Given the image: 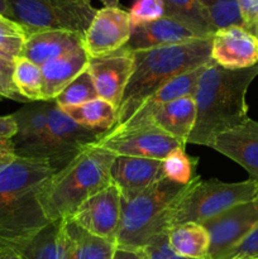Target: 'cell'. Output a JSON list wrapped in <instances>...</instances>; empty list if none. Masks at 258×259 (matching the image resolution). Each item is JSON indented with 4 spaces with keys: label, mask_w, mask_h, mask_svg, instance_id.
<instances>
[{
    "label": "cell",
    "mask_w": 258,
    "mask_h": 259,
    "mask_svg": "<svg viewBox=\"0 0 258 259\" xmlns=\"http://www.w3.org/2000/svg\"><path fill=\"white\" fill-rule=\"evenodd\" d=\"M258 76V63L243 70H227L211 60L197 81L194 99L196 121L187 143L206 146L214 137L248 119L245 95Z\"/></svg>",
    "instance_id": "1"
},
{
    "label": "cell",
    "mask_w": 258,
    "mask_h": 259,
    "mask_svg": "<svg viewBox=\"0 0 258 259\" xmlns=\"http://www.w3.org/2000/svg\"><path fill=\"white\" fill-rule=\"evenodd\" d=\"M134 66L116 109V124L125 123L141 104L177 76L211 62V38H196L176 45L134 51Z\"/></svg>",
    "instance_id": "2"
},
{
    "label": "cell",
    "mask_w": 258,
    "mask_h": 259,
    "mask_svg": "<svg viewBox=\"0 0 258 259\" xmlns=\"http://www.w3.org/2000/svg\"><path fill=\"white\" fill-rule=\"evenodd\" d=\"M53 172L48 162L23 157L0 168V244H15L47 224L37 196Z\"/></svg>",
    "instance_id": "3"
},
{
    "label": "cell",
    "mask_w": 258,
    "mask_h": 259,
    "mask_svg": "<svg viewBox=\"0 0 258 259\" xmlns=\"http://www.w3.org/2000/svg\"><path fill=\"white\" fill-rule=\"evenodd\" d=\"M114 158L115 154L90 144L63 168L53 172L37 196L46 219H70L89 197L110 185Z\"/></svg>",
    "instance_id": "4"
},
{
    "label": "cell",
    "mask_w": 258,
    "mask_h": 259,
    "mask_svg": "<svg viewBox=\"0 0 258 259\" xmlns=\"http://www.w3.org/2000/svg\"><path fill=\"white\" fill-rule=\"evenodd\" d=\"M186 187L187 185L184 186L162 179L136 199L121 201L116 247L142 252L152 238L168 233L166 230L167 218Z\"/></svg>",
    "instance_id": "5"
},
{
    "label": "cell",
    "mask_w": 258,
    "mask_h": 259,
    "mask_svg": "<svg viewBox=\"0 0 258 259\" xmlns=\"http://www.w3.org/2000/svg\"><path fill=\"white\" fill-rule=\"evenodd\" d=\"M258 197V182L247 180L225 184L218 180L202 181L197 175L176 200L166 222V230L185 223H202L235 205Z\"/></svg>",
    "instance_id": "6"
},
{
    "label": "cell",
    "mask_w": 258,
    "mask_h": 259,
    "mask_svg": "<svg viewBox=\"0 0 258 259\" xmlns=\"http://www.w3.org/2000/svg\"><path fill=\"white\" fill-rule=\"evenodd\" d=\"M106 132L88 128L73 121L55 100L48 101L43 131L28 143L14 148L17 157L42 159L55 172L70 163L85 147L98 142Z\"/></svg>",
    "instance_id": "7"
},
{
    "label": "cell",
    "mask_w": 258,
    "mask_h": 259,
    "mask_svg": "<svg viewBox=\"0 0 258 259\" xmlns=\"http://www.w3.org/2000/svg\"><path fill=\"white\" fill-rule=\"evenodd\" d=\"M12 19L25 35L42 30H66L85 35L98 9L90 0H8Z\"/></svg>",
    "instance_id": "8"
},
{
    "label": "cell",
    "mask_w": 258,
    "mask_h": 259,
    "mask_svg": "<svg viewBox=\"0 0 258 259\" xmlns=\"http://www.w3.org/2000/svg\"><path fill=\"white\" fill-rule=\"evenodd\" d=\"M94 146L115 156L162 159L179 147H185L152 124L133 128H114L106 132Z\"/></svg>",
    "instance_id": "9"
},
{
    "label": "cell",
    "mask_w": 258,
    "mask_h": 259,
    "mask_svg": "<svg viewBox=\"0 0 258 259\" xmlns=\"http://www.w3.org/2000/svg\"><path fill=\"white\" fill-rule=\"evenodd\" d=\"M258 224V197L202 223L210 237L207 259H224Z\"/></svg>",
    "instance_id": "10"
},
{
    "label": "cell",
    "mask_w": 258,
    "mask_h": 259,
    "mask_svg": "<svg viewBox=\"0 0 258 259\" xmlns=\"http://www.w3.org/2000/svg\"><path fill=\"white\" fill-rule=\"evenodd\" d=\"M120 217V194L110 184L89 197L68 220L95 237L115 243Z\"/></svg>",
    "instance_id": "11"
},
{
    "label": "cell",
    "mask_w": 258,
    "mask_h": 259,
    "mask_svg": "<svg viewBox=\"0 0 258 259\" xmlns=\"http://www.w3.org/2000/svg\"><path fill=\"white\" fill-rule=\"evenodd\" d=\"M133 32L129 12L121 8L99 9L83 35V50L89 58L101 57L120 50Z\"/></svg>",
    "instance_id": "12"
},
{
    "label": "cell",
    "mask_w": 258,
    "mask_h": 259,
    "mask_svg": "<svg viewBox=\"0 0 258 259\" xmlns=\"http://www.w3.org/2000/svg\"><path fill=\"white\" fill-rule=\"evenodd\" d=\"M133 52L124 47L101 57L89 58L88 71L99 98L118 109L133 73Z\"/></svg>",
    "instance_id": "13"
},
{
    "label": "cell",
    "mask_w": 258,
    "mask_h": 259,
    "mask_svg": "<svg viewBox=\"0 0 258 259\" xmlns=\"http://www.w3.org/2000/svg\"><path fill=\"white\" fill-rule=\"evenodd\" d=\"M211 60L227 70H243L258 63V39L244 27L218 29L211 37Z\"/></svg>",
    "instance_id": "14"
},
{
    "label": "cell",
    "mask_w": 258,
    "mask_h": 259,
    "mask_svg": "<svg viewBox=\"0 0 258 259\" xmlns=\"http://www.w3.org/2000/svg\"><path fill=\"white\" fill-rule=\"evenodd\" d=\"M164 179L162 161L138 157L115 156L110 168V181L118 189L121 201H131Z\"/></svg>",
    "instance_id": "15"
},
{
    "label": "cell",
    "mask_w": 258,
    "mask_h": 259,
    "mask_svg": "<svg viewBox=\"0 0 258 259\" xmlns=\"http://www.w3.org/2000/svg\"><path fill=\"white\" fill-rule=\"evenodd\" d=\"M209 147L240 164L249 179L258 182V121L248 118L240 125L214 137Z\"/></svg>",
    "instance_id": "16"
},
{
    "label": "cell",
    "mask_w": 258,
    "mask_h": 259,
    "mask_svg": "<svg viewBox=\"0 0 258 259\" xmlns=\"http://www.w3.org/2000/svg\"><path fill=\"white\" fill-rule=\"evenodd\" d=\"M10 247L19 253L22 259H68L71 242L67 219L48 222L29 237Z\"/></svg>",
    "instance_id": "17"
},
{
    "label": "cell",
    "mask_w": 258,
    "mask_h": 259,
    "mask_svg": "<svg viewBox=\"0 0 258 259\" xmlns=\"http://www.w3.org/2000/svg\"><path fill=\"white\" fill-rule=\"evenodd\" d=\"M80 50H83L82 34L66 30H42L25 35L20 57L43 66Z\"/></svg>",
    "instance_id": "18"
},
{
    "label": "cell",
    "mask_w": 258,
    "mask_h": 259,
    "mask_svg": "<svg viewBox=\"0 0 258 259\" xmlns=\"http://www.w3.org/2000/svg\"><path fill=\"white\" fill-rule=\"evenodd\" d=\"M201 38L181 23L162 17L153 22L133 25V32L124 48L132 51L149 50L162 46L176 45L186 40Z\"/></svg>",
    "instance_id": "19"
},
{
    "label": "cell",
    "mask_w": 258,
    "mask_h": 259,
    "mask_svg": "<svg viewBox=\"0 0 258 259\" xmlns=\"http://www.w3.org/2000/svg\"><path fill=\"white\" fill-rule=\"evenodd\" d=\"M205 66L195 68V70L189 71L186 73H182V75L177 76L174 80L162 86L159 90L152 94L149 98H147L141 104V106L137 109L136 113L125 123L121 124L120 126H116V128H133V126L147 125L152 114L157 109L161 108L162 105L169 103V101L176 100V99L184 98V96H194L197 81H199V77L202 71H204Z\"/></svg>",
    "instance_id": "20"
},
{
    "label": "cell",
    "mask_w": 258,
    "mask_h": 259,
    "mask_svg": "<svg viewBox=\"0 0 258 259\" xmlns=\"http://www.w3.org/2000/svg\"><path fill=\"white\" fill-rule=\"evenodd\" d=\"M196 121V104L194 96H184L157 109L148 123L186 146Z\"/></svg>",
    "instance_id": "21"
},
{
    "label": "cell",
    "mask_w": 258,
    "mask_h": 259,
    "mask_svg": "<svg viewBox=\"0 0 258 259\" xmlns=\"http://www.w3.org/2000/svg\"><path fill=\"white\" fill-rule=\"evenodd\" d=\"M89 57L85 50L70 53L40 66L43 77V101L55 100L56 96L80 73L88 68Z\"/></svg>",
    "instance_id": "22"
},
{
    "label": "cell",
    "mask_w": 258,
    "mask_h": 259,
    "mask_svg": "<svg viewBox=\"0 0 258 259\" xmlns=\"http://www.w3.org/2000/svg\"><path fill=\"white\" fill-rule=\"evenodd\" d=\"M164 17L181 23L201 38H211L217 32L206 10L199 0H162Z\"/></svg>",
    "instance_id": "23"
},
{
    "label": "cell",
    "mask_w": 258,
    "mask_h": 259,
    "mask_svg": "<svg viewBox=\"0 0 258 259\" xmlns=\"http://www.w3.org/2000/svg\"><path fill=\"white\" fill-rule=\"evenodd\" d=\"M168 243L179 255L192 259H207L210 237L200 223H185L168 232Z\"/></svg>",
    "instance_id": "24"
},
{
    "label": "cell",
    "mask_w": 258,
    "mask_h": 259,
    "mask_svg": "<svg viewBox=\"0 0 258 259\" xmlns=\"http://www.w3.org/2000/svg\"><path fill=\"white\" fill-rule=\"evenodd\" d=\"M61 109L73 121L88 128L108 132L116 124V108L101 98H96L81 105L66 106Z\"/></svg>",
    "instance_id": "25"
},
{
    "label": "cell",
    "mask_w": 258,
    "mask_h": 259,
    "mask_svg": "<svg viewBox=\"0 0 258 259\" xmlns=\"http://www.w3.org/2000/svg\"><path fill=\"white\" fill-rule=\"evenodd\" d=\"M67 232L71 242L68 259H110L115 253V243L85 232L68 219Z\"/></svg>",
    "instance_id": "26"
},
{
    "label": "cell",
    "mask_w": 258,
    "mask_h": 259,
    "mask_svg": "<svg viewBox=\"0 0 258 259\" xmlns=\"http://www.w3.org/2000/svg\"><path fill=\"white\" fill-rule=\"evenodd\" d=\"M12 81L18 93L29 103L43 101V77L40 66L24 57L14 61Z\"/></svg>",
    "instance_id": "27"
},
{
    "label": "cell",
    "mask_w": 258,
    "mask_h": 259,
    "mask_svg": "<svg viewBox=\"0 0 258 259\" xmlns=\"http://www.w3.org/2000/svg\"><path fill=\"white\" fill-rule=\"evenodd\" d=\"M197 159L192 158L185 151V147H179L162 159V169L164 179L179 185H189L195 177Z\"/></svg>",
    "instance_id": "28"
},
{
    "label": "cell",
    "mask_w": 258,
    "mask_h": 259,
    "mask_svg": "<svg viewBox=\"0 0 258 259\" xmlns=\"http://www.w3.org/2000/svg\"><path fill=\"white\" fill-rule=\"evenodd\" d=\"M96 98H99V95L95 90L91 75L86 68L56 96L55 103L60 108H66V106L81 105Z\"/></svg>",
    "instance_id": "29"
},
{
    "label": "cell",
    "mask_w": 258,
    "mask_h": 259,
    "mask_svg": "<svg viewBox=\"0 0 258 259\" xmlns=\"http://www.w3.org/2000/svg\"><path fill=\"white\" fill-rule=\"evenodd\" d=\"M214 24L215 29L243 27L238 0H199Z\"/></svg>",
    "instance_id": "30"
},
{
    "label": "cell",
    "mask_w": 258,
    "mask_h": 259,
    "mask_svg": "<svg viewBox=\"0 0 258 259\" xmlns=\"http://www.w3.org/2000/svg\"><path fill=\"white\" fill-rule=\"evenodd\" d=\"M133 25L153 22L164 17V7L162 0H136L129 10Z\"/></svg>",
    "instance_id": "31"
},
{
    "label": "cell",
    "mask_w": 258,
    "mask_h": 259,
    "mask_svg": "<svg viewBox=\"0 0 258 259\" xmlns=\"http://www.w3.org/2000/svg\"><path fill=\"white\" fill-rule=\"evenodd\" d=\"M144 259H192L179 255L168 243V233L156 235L143 248Z\"/></svg>",
    "instance_id": "32"
},
{
    "label": "cell",
    "mask_w": 258,
    "mask_h": 259,
    "mask_svg": "<svg viewBox=\"0 0 258 259\" xmlns=\"http://www.w3.org/2000/svg\"><path fill=\"white\" fill-rule=\"evenodd\" d=\"M224 259H258V224Z\"/></svg>",
    "instance_id": "33"
},
{
    "label": "cell",
    "mask_w": 258,
    "mask_h": 259,
    "mask_svg": "<svg viewBox=\"0 0 258 259\" xmlns=\"http://www.w3.org/2000/svg\"><path fill=\"white\" fill-rule=\"evenodd\" d=\"M23 43H24L23 37L0 35V56L14 62L18 57H20Z\"/></svg>",
    "instance_id": "34"
},
{
    "label": "cell",
    "mask_w": 258,
    "mask_h": 259,
    "mask_svg": "<svg viewBox=\"0 0 258 259\" xmlns=\"http://www.w3.org/2000/svg\"><path fill=\"white\" fill-rule=\"evenodd\" d=\"M243 27L253 33L255 22L258 19V0H238Z\"/></svg>",
    "instance_id": "35"
},
{
    "label": "cell",
    "mask_w": 258,
    "mask_h": 259,
    "mask_svg": "<svg viewBox=\"0 0 258 259\" xmlns=\"http://www.w3.org/2000/svg\"><path fill=\"white\" fill-rule=\"evenodd\" d=\"M2 99H9V100L18 101V103L28 104L29 101L25 98H23L18 90L15 89L14 83H13L12 77H8V76L0 73V100Z\"/></svg>",
    "instance_id": "36"
},
{
    "label": "cell",
    "mask_w": 258,
    "mask_h": 259,
    "mask_svg": "<svg viewBox=\"0 0 258 259\" xmlns=\"http://www.w3.org/2000/svg\"><path fill=\"white\" fill-rule=\"evenodd\" d=\"M0 35L25 38V30L17 22L0 14Z\"/></svg>",
    "instance_id": "37"
},
{
    "label": "cell",
    "mask_w": 258,
    "mask_h": 259,
    "mask_svg": "<svg viewBox=\"0 0 258 259\" xmlns=\"http://www.w3.org/2000/svg\"><path fill=\"white\" fill-rule=\"evenodd\" d=\"M17 158L12 139H0V168L12 163Z\"/></svg>",
    "instance_id": "38"
},
{
    "label": "cell",
    "mask_w": 258,
    "mask_h": 259,
    "mask_svg": "<svg viewBox=\"0 0 258 259\" xmlns=\"http://www.w3.org/2000/svg\"><path fill=\"white\" fill-rule=\"evenodd\" d=\"M17 123L10 115L0 116V139H12L17 134Z\"/></svg>",
    "instance_id": "39"
},
{
    "label": "cell",
    "mask_w": 258,
    "mask_h": 259,
    "mask_svg": "<svg viewBox=\"0 0 258 259\" xmlns=\"http://www.w3.org/2000/svg\"><path fill=\"white\" fill-rule=\"evenodd\" d=\"M110 259H144V255L143 252L139 250H129L116 247L115 253Z\"/></svg>",
    "instance_id": "40"
},
{
    "label": "cell",
    "mask_w": 258,
    "mask_h": 259,
    "mask_svg": "<svg viewBox=\"0 0 258 259\" xmlns=\"http://www.w3.org/2000/svg\"><path fill=\"white\" fill-rule=\"evenodd\" d=\"M0 259H22V257L10 245L0 244Z\"/></svg>",
    "instance_id": "41"
},
{
    "label": "cell",
    "mask_w": 258,
    "mask_h": 259,
    "mask_svg": "<svg viewBox=\"0 0 258 259\" xmlns=\"http://www.w3.org/2000/svg\"><path fill=\"white\" fill-rule=\"evenodd\" d=\"M13 67H14V62L0 56V73L8 76V77H12Z\"/></svg>",
    "instance_id": "42"
},
{
    "label": "cell",
    "mask_w": 258,
    "mask_h": 259,
    "mask_svg": "<svg viewBox=\"0 0 258 259\" xmlns=\"http://www.w3.org/2000/svg\"><path fill=\"white\" fill-rule=\"evenodd\" d=\"M0 14L12 19V13H10L9 5H8V0H0Z\"/></svg>",
    "instance_id": "43"
},
{
    "label": "cell",
    "mask_w": 258,
    "mask_h": 259,
    "mask_svg": "<svg viewBox=\"0 0 258 259\" xmlns=\"http://www.w3.org/2000/svg\"><path fill=\"white\" fill-rule=\"evenodd\" d=\"M106 8H120V3L119 0H100Z\"/></svg>",
    "instance_id": "44"
},
{
    "label": "cell",
    "mask_w": 258,
    "mask_h": 259,
    "mask_svg": "<svg viewBox=\"0 0 258 259\" xmlns=\"http://www.w3.org/2000/svg\"><path fill=\"white\" fill-rule=\"evenodd\" d=\"M253 34H254L255 37H257V39H258V19H257V22H255V25H254V30H253Z\"/></svg>",
    "instance_id": "45"
}]
</instances>
